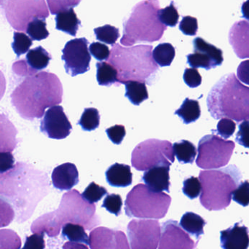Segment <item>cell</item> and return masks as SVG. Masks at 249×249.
<instances>
[{
  "mask_svg": "<svg viewBox=\"0 0 249 249\" xmlns=\"http://www.w3.org/2000/svg\"><path fill=\"white\" fill-rule=\"evenodd\" d=\"M11 103L21 118H41L47 108L62 102L63 86L55 74L41 71L26 77L12 93Z\"/></svg>",
  "mask_w": 249,
  "mask_h": 249,
  "instance_id": "cell-1",
  "label": "cell"
},
{
  "mask_svg": "<svg viewBox=\"0 0 249 249\" xmlns=\"http://www.w3.org/2000/svg\"><path fill=\"white\" fill-rule=\"evenodd\" d=\"M96 209V206L85 200L77 190H70L63 196L58 209L36 219L31 231L34 233L44 232L49 237H55L61 227L67 223L78 224L90 231L100 224Z\"/></svg>",
  "mask_w": 249,
  "mask_h": 249,
  "instance_id": "cell-2",
  "label": "cell"
},
{
  "mask_svg": "<svg viewBox=\"0 0 249 249\" xmlns=\"http://www.w3.org/2000/svg\"><path fill=\"white\" fill-rule=\"evenodd\" d=\"M207 107L213 119L249 121V87L242 84L233 73L225 74L209 92Z\"/></svg>",
  "mask_w": 249,
  "mask_h": 249,
  "instance_id": "cell-3",
  "label": "cell"
},
{
  "mask_svg": "<svg viewBox=\"0 0 249 249\" xmlns=\"http://www.w3.org/2000/svg\"><path fill=\"white\" fill-rule=\"evenodd\" d=\"M152 45H139L129 48L112 45L107 62L118 71V86L127 81L149 83L159 70L152 55Z\"/></svg>",
  "mask_w": 249,
  "mask_h": 249,
  "instance_id": "cell-4",
  "label": "cell"
},
{
  "mask_svg": "<svg viewBox=\"0 0 249 249\" xmlns=\"http://www.w3.org/2000/svg\"><path fill=\"white\" fill-rule=\"evenodd\" d=\"M160 10L158 0H144L136 4L124 21L121 43L129 47L139 42L159 41L167 30V26L160 20Z\"/></svg>",
  "mask_w": 249,
  "mask_h": 249,
  "instance_id": "cell-5",
  "label": "cell"
},
{
  "mask_svg": "<svg viewBox=\"0 0 249 249\" xmlns=\"http://www.w3.org/2000/svg\"><path fill=\"white\" fill-rule=\"evenodd\" d=\"M242 174L235 165L220 169L205 170L199 174L202 190L200 202L209 211H220L230 206L232 194L237 188Z\"/></svg>",
  "mask_w": 249,
  "mask_h": 249,
  "instance_id": "cell-6",
  "label": "cell"
},
{
  "mask_svg": "<svg viewBox=\"0 0 249 249\" xmlns=\"http://www.w3.org/2000/svg\"><path fill=\"white\" fill-rule=\"evenodd\" d=\"M171 197L165 193H154L146 184L135 186L124 201L125 213L130 218L160 219L168 213Z\"/></svg>",
  "mask_w": 249,
  "mask_h": 249,
  "instance_id": "cell-7",
  "label": "cell"
},
{
  "mask_svg": "<svg viewBox=\"0 0 249 249\" xmlns=\"http://www.w3.org/2000/svg\"><path fill=\"white\" fill-rule=\"evenodd\" d=\"M175 160L173 145L169 141L148 139L141 142L131 155L132 166L146 171L158 166H171Z\"/></svg>",
  "mask_w": 249,
  "mask_h": 249,
  "instance_id": "cell-8",
  "label": "cell"
},
{
  "mask_svg": "<svg viewBox=\"0 0 249 249\" xmlns=\"http://www.w3.org/2000/svg\"><path fill=\"white\" fill-rule=\"evenodd\" d=\"M235 147V142L217 135H206L198 143L196 164L204 170L218 169L229 163Z\"/></svg>",
  "mask_w": 249,
  "mask_h": 249,
  "instance_id": "cell-9",
  "label": "cell"
},
{
  "mask_svg": "<svg viewBox=\"0 0 249 249\" xmlns=\"http://www.w3.org/2000/svg\"><path fill=\"white\" fill-rule=\"evenodd\" d=\"M5 16L15 30L23 32L34 19L45 20L49 16V10L45 0H7Z\"/></svg>",
  "mask_w": 249,
  "mask_h": 249,
  "instance_id": "cell-10",
  "label": "cell"
},
{
  "mask_svg": "<svg viewBox=\"0 0 249 249\" xmlns=\"http://www.w3.org/2000/svg\"><path fill=\"white\" fill-rule=\"evenodd\" d=\"M131 249H157L161 235V227L156 219H133L127 228Z\"/></svg>",
  "mask_w": 249,
  "mask_h": 249,
  "instance_id": "cell-11",
  "label": "cell"
},
{
  "mask_svg": "<svg viewBox=\"0 0 249 249\" xmlns=\"http://www.w3.org/2000/svg\"><path fill=\"white\" fill-rule=\"evenodd\" d=\"M86 38H77L69 41L62 50L61 58L64 61L66 72L71 77L84 74L90 70L91 55Z\"/></svg>",
  "mask_w": 249,
  "mask_h": 249,
  "instance_id": "cell-12",
  "label": "cell"
},
{
  "mask_svg": "<svg viewBox=\"0 0 249 249\" xmlns=\"http://www.w3.org/2000/svg\"><path fill=\"white\" fill-rule=\"evenodd\" d=\"M194 53L187 55V64L192 68L206 70L216 68L223 63V52L201 37L195 38L193 42Z\"/></svg>",
  "mask_w": 249,
  "mask_h": 249,
  "instance_id": "cell-13",
  "label": "cell"
},
{
  "mask_svg": "<svg viewBox=\"0 0 249 249\" xmlns=\"http://www.w3.org/2000/svg\"><path fill=\"white\" fill-rule=\"evenodd\" d=\"M71 130L72 126L64 113V108L58 105L50 108L41 121L40 131L50 139H66Z\"/></svg>",
  "mask_w": 249,
  "mask_h": 249,
  "instance_id": "cell-14",
  "label": "cell"
},
{
  "mask_svg": "<svg viewBox=\"0 0 249 249\" xmlns=\"http://www.w3.org/2000/svg\"><path fill=\"white\" fill-rule=\"evenodd\" d=\"M197 244L198 241L195 242L177 221L162 224L158 249H196Z\"/></svg>",
  "mask_w": 249,
  "mask_h": 249,
  "instance_id": "cell-15",
  "label": "cell"
},
{
  "mask_svg": "<svg viewBox=\"0 0 249 249\" xmlns=\"http://www.w3.org/2000/svg\"><path fill=\"white\" fill-rule=\"evenodd\" d=\"M90 249H130L125 234L105 227H99L90 232Z\"/></svg>",
  "mask_w": 249,
  "mask_h": 249,
  "instance_id": "cell-16",
  "label": "cell"
},
{
  "mask_svg": "<svg viewBox=\"0 0 249 249\" xmlns=\"http://www.w3.org/2000/svg\"><path fill=\"white\" fill-rule=\"evenodd\" d=\"M51 59V54L42 46H38L29 50L26 54V59L16 61L12 69L18 75L29 77L47 68Z\"/></svg>",
  "mask_w": 249,
  "mask_h": 249,
  "instance_id": "cell-17",
  "label": "cell"
},
{
  "mask_svg": "<svg viewBox=\"0 0 249 249\" xmlns=\"http://www.w3.org/2000/svg\"><path fill=\"white\" fill-rule=\"evenodd\" d=\"M229 42L234 52L241 59L249 58V22H235L229 33Z\"/></svg>",
  "mask_w": 249,
  "mask_h": 249,
  "instance_id": "cell-18",
  "label": "cell"
},
{
  "mask_svg": "<svg viewBox=\"0 0 249 249\" xmlns=\"http://www.w3.org/2000/svg\"><path fill=\"white\" fill-rule=\"evenodd\" d=\"M221 247L222 249H248L249 230L239 222L228 229L221 231Z\"/></svg>",
  "mask_w": 249,
  "mask_h": 249,
  "instance_id": "cell-19",
  "label": "cell"
},
{
  "mask_svg": "<svg viewBox=\"0 0 249 249\" xmlns=\"http://www.w3.org/2000/svg\"><path fill=\"white\" fill-rule=\"evenodd\" d=\"M51 177L53 187L61 191L71 190L80 181L78 170L71 162L61 164L54 168Z\"/></svg>",
  "mask_w": 249,
  "mask_h": 249,
  "instance_id": "cell-20",
  "label": "cell"
},
{
  "mask_svg": "<svg viewBox=\"0 0 249 249\" xmlns=\"http://www.w3.org/2000/svg\"><path fill=\"white\" fill-rule=\"evenodd\" d=\"M170 166H158L143 173L142 180L146 187L154 193L170 192Z\"/></svg>",
  "mask_w": 249,
  "mask_h": 249,
  "instance_id": "cell-21",
  "label": "cell"
},
{
  "mask_svg": "<svg viewBox=\"0 0 249 249\" xmlns=\"http://www.w3.org/2000/svg\"><path fill=\"white\" fill-rule=\"evenodd\" d=\"M105 175L108 184L112 187H128L133 182L130 167L124 164L115 163L111 165L107 170Z\"/></svg>",
  "mask_w": 249,
  "mask_h": 249,
  "instance_id": "cell-22",
  "label": "cell"
},
{
  "mask_svg": "<svg viewBox=\"0 0 249 249\" xmlns=\"http://www.w3.org/2000/svg\"><path fill=\"white\" fill-rule=\"evenodd\" d=\"M18 130L8 118L0 114V152H12L17 146Z\"/></svg>",
  "mask_w": 249,
  "mask_h": 249,
  "instance_id": "cell-23",
  "label": "cell"
},
{
  "mask_svg": "<svg viewBox=\"0 0 249 249\" xmlns=\"http://www.w3.org/2000/svg\"><path fill=\"white\" fill-rule=\"evenodd\" d=\"M55 22L56 29L72 36L77 35V31L81 26V20L77 18V14L74 11V8L59 12L56 14Z\"/></svg>",
  "mask_w": 249,
  "mask_h": 249,
  "instance_id": "cell-24",
  "label": "cell"
},
{
  "mask_svg": "<svg viewBox=\"0 0 249 249\" xmlns=\"http://www.w3.org/2000/svg\"><path fill=\"white\" fill-rule=\"evenodd\" d=\"M179 225L187 233L199 240V237L204 234L203 228L206 222L199 215L193 212H187L181 217Z\"/></svg>",
  "mask_w": 249,
  "mask_h": 249,
  "instance_id": "cell-25",
  "label": "cell"
},
{
  "mask_svg": "<svg viewBox=\"0 0 249 249\" xmlns=\"http://www.w3.org/2000/svg\"><path fill=\"white\" fill-rule=\"evenodd\" d=\"M174 114L178 115L184 124H188L196 122L200 118L201 110L197 101L187 98Z\"/></svg>",
  "mask_w": 249,
  "mask_h": 249,
  "instance_id": "cell-26",
  "label": "cell"
},
{
  "mask_svg": "<svg viewBox=\"0 0 249 249\" xmlns=\"http://www.w3.org/2000/svg\"><path fill=\"white\" fill-rule=\"evenodd\" d=\"M124 85L126 90L124 96L127 97L133 105L139 106L149 98L145 83L138 81H127Z\"/></svg>",
  "mask_w": 249,
  "mask_h": 249,
  "instance_id": "cell-27",
  "label": "cell"
},
{
  "mask_svg": "<svg viewBox=\"0 0 249 249\" xmlns=\"http://www.w3.org/2000/svg\"><path fill=\"white\" fill-rule=\"evenodd\" d=\"M174 155L181 163H193L197 155V149L192 142L181 140L173 145Z\"/></svg>",
  "mask_w": 249,
  "mask_h": 249,
  "instance_id": "cell-28",
  "label": "cell"
},
{
  "mask_svg": "<svg viewBox=\"0 0 249 249\" xmlns=\"http://www.w3.org/2000/svg\"><path fill=\"white\" fill-rule=\"evenodd\" d=\"M96 78L99 86H111L118 84V71L113 66L108 62L101 61L96 64Z\"/></svg>",
  "mask_w": 249,
  "mask_h": 249,
  "instance_id": "cell-29",
  "label": "cell"
},
{
  "mask_svg": "<svg viewBox=\"0 0 249 249\" xmlns=\"http://www.w3.org/2000/svg\"><path fill=\"white\" fill-rule=\"evenodd\" d=\"M152 55L160 67H169L175 58V48L170 43L160 44L152 51Z\"/></svg>",
  "mask_w": 249,
  "mask_h": 249,
  "instance_id": "cell-30",
  "label": "cell"
},
{
  "mask_svg": "<svg viewBox=\"0 0 249 249\" xmlns=\"http://www.w3.org/2000/svg\"><path fill=\"white\" fill-rule=\"evenodd\" d=\"M62 235L72 242L89 245V236L84 227L78 224L67 223L63 226Z\"/></svg>",
  "mask_w": 249,
  "mask_h": 249,
  "instance_id": "cell-31",
  "label": "cell"
},
{
  "mask_svg": "<svg viewBox=\"0 0 249 249\" xmlns=\"http://www.w3.org/2000/svg\"><path fill=\"white\" fill-rule=\"evenodd\" d=\"M77 124L81 126L85 131H92L99 127L100 124V115L95 108H87L85 109Z\"/></svg>",
  "mask_w": 249,
  "mask_h": 249,
  "instance_id": "cell-32",
  "label": "cell"
},
{
  "mask_svg": "<svg viewBox=\"0 0 249 249\" xmlns=\"http://www.w3.org/2000/svg\"><path fill=\"white\" fill-rule=\"evenodd\" d=\"M26 33L32 40L40 41L49 36L45 19L35 18L28 24Z\"/></svg>",
  "mask_w": 249,
  "mask_h": 249,
  "instance_id": "cell-33",
  "label": "cell"
},
{
  "mask_svg": "<svg viewBox=\"0 0 249 249\" xmlns=\"http://www.w3.org/2000/svg\"><path fill=\"white\" fill-rule=\"evenodd\" d=\"M96 39L104 43L114 45L120 37L119 29L111 25H105L94 29Z\"/></svg>",
  "mask_w": 249,
  "mask_h": 249,
  "instance_id": "cell-34",
  "label": "cell"
},
{
  "mask_svg": "<svg viewBox=\"0 0 249 249\" xmlns=\"http://www.w3.org/2000/svg\"><path fill=\"white\" fill-rule=\"evenodd\" d=\"M13 39L12 48L18 58L29 52V48L32 45V39L26 34L22 32H15Z\"/></svg>",
  "mask_w": 249,
  "mask_h": 249,
  "instance_id": "cell-35",
  "label": "cell"
},
{
  "mask_svg": "<svg viewBox=\"0 0 249 249\" xmlns=\"http://www.w3.org/2000/svg\"><path fill=\"white\" fill-rule=\"evenodd\" d=\"M21 240L12 230H0V249H20Z\"/></svg>",
  "mask_w": 249,
  "mask_h": 249,
  "instance_id": "cell-36",
  "label": "cell"
},
{
  "mask_svg": "<svg viewBox=\"0 0 249 249\" xmlns=\"http://www.w3.org/2000/svg\"><path fill=\"white\" fill-rule=\"evenodd\" d=\"M159 19L161 23H163L166 26L174 27L177 26L179 18V14L178 13L177 7L174 4V1H172L165 8L160 9L159 10Z\"/></svg>",
  "mask_w": 249,
  "mask_h": 249,
  "instance_id": "cell-37",
  "label": "cell"
},
{
  "mask_svg": "<svg viewBox=\"0 0 249 249\" xmlns=\"http://www.w3.org/2000/svg\"><path fill=\"white\" fill-rule=\"evenodd\" d=\"M106 195H108L107 189L98 185L95 182L90 183L82 193L83 198L91 204L98 203Z\"/></svg>",
  "mask_w": 249,
  "mask_h": 249,
  "instance_id": "cell-38",
  "label": "cell"
},
{
  "mask_svg": "<svg viewBox=\"0 0 249 249\" xmlns=\"http://www.w3.org/2000/svg\"><path fill=\"white\" fill-rule=\"evenodd\" d=\"M201 190V183L197 177H190L183 182V193L191 200L197 198L200 196Z\"/></svg>",
  "mask_w": 249,
  "mask_h": 249,
  "instance_id": "cell-39",
  "label": "cell"
},
{
  "mask_svg": "<svg viewBox=\"0 0 249 249\" xmlns=\"http://www.w3.org/2000/svg\"><path fill=\"white\" fill-rule=\"evenodd\" d=\"M123 200L120 195H107L104 200L102 207L106 209L107 212L116 216L121 214L122 210Z\"/></svg>",
  "mask_w": 249,
  "mask_h": 249,
  "instance_id": "cell-40",
  "label": "cell"
},
{
  "mask_svg": "<svg viewBox=\"0 0 249 249\" xmlns=\"http://www.w3.org/2000/svg\"><path fill=\"white\" fill-rule=\"evenodd\" d=\"M81 0H47L48 7L52 15L58 14L63 10L74 8L79 5Z\"/></svg>",
  "mask_w": 249,
  "mask_h": 249,
  "instance_id": "cell-41",
  "label": "cell"
},
{
  "mask_svg": "<svg viewBox=\"0 0 249 249\" xmlns=\"http://www.w3.org/2000/svg\"><path fill=\"white\" fill-rule=\"evenodd\" d=\"M232 198L234 201L242 206H248L249 205V181L248 180L240 183L239 185L234 190L232 194Z\"/></svg>",
  "mask_w": 249,
  "mask_h": 249,
  "instance_id": "cell-42",
  "label": "cell"
},
{
  "mask_svg": "<svg viewBox=\"0 0 249 249\" xmlns=\"http://www.w3.org/2000/svg\"><path fill=\"white\" fill-rule=\"evenodd\" d=\"M15 218V212L8 202L0 197V228L8 226Z\"/></svg>",
  "mask_w": 249,
  "mask_h": 249,
  "instance_id": "cell-43",
  "label": "cell"
},
{
  "mask_svg": "<svg viewBox=\"0 0 249 249\" xmlns=\"http://www.w3.org/2000/svg\"><path fill=\"white\" fill-rule=\"evenodd\" d=\"M179 29L188 36H196L198 30L197 20L192 16H184L179 23Z\"/></svg>",
  "mask_w": 249,
  "mask_h": 249,
  "instance_id": "cell-44",
  "label": "cell"
},
{
  "mask_svg": "<svg viewBox=\"0 0 249 249\" xmlns=\"http://www.w3.org/2000/svg\"><path fill=\"white\" fill-rule=\"evenodd\" d=\"M90 54L98 61H105L109 58L110 51L109 47L101 42H93L89 47Z\"/></svg>",
  "mask_w": 249,
  "mask_h": 249,
  "instance_id": "cell-45",
  "label": "cell"
},
{
  "mask_svg": "<svg viewBox=\"0 0 249 249\" xmlns=\"http://www.w3.org/2000/svg\"><path fill=\"white\" fill-rule=\"evenodd\" d=\"M236 124L229 118H222L217 124V133L225 139L231 137L235 133Z\"/></svg>",
  "mask_w": 249,
  "mask_h": 249,
  "instance_id": "cell-46",
  "label": "cell"
},
{
  "mask_svg": "<svg viewBox=\"0 0 249 249\" xmlns=\"http://www.w3.org/2000/svg\"><path fill=\"white\" fill-rule=\"evenodd\" d=\"M183 79L187 86L192 89L198 87L202 83V77L197 69H186Z\"/></svg>",
  "mask_w": 249,
  "mask_h": 249,
  "instance_id": "cell-47",
  "label": "cell"
},
{
  "mask_svg": "<svg viewBox=\"0 0 249 249\" xmlns=\"http://www.w3.org/2000/svg\"><path fill=\"white\" fill-rule=\"evenodd\" d=\"M44 232H36L26 238V242L22 249H45V241Z\"/></svg>",
  "mask_w": 249,
  "mask_h": 249,
  "instance_id": "cell-48",
  "label": "cell"
},
{
  "mask_svg": "<svg viewBox=\"0 0 249 249\" xmlns=\"http://www.w3.org/2000/svg\"><path fill=\"white\" fill-rule=\"evenodd\" d=\"M106 133L111 142L115 144L118 145L122 143L126 135L125 128L124 125H121V124H116V125L109 127L107 129Z\"/></svg>",
  "mask_w": 249,
  "mask_h": 249,
  "instance_id": "cell-49",
  "label": "cell"
},
{
  "mask_svg": "<svg viewBox=\"0 0 249 249\" xmlns=\"http://www.w3.org/2000/svg\"><path fill=\"white\" fill-rule=\"evenodd\" d=\"M235 141L240 145L249 149V121H243L239 124V130L236 134Z\"/></svg>",
  "mask_w": 249,
  "mask_h": 249,
  "instance_id": "cell-50",
  "label": "cell"
},
{
  "mask_svg": "<svg viewBox=\"0 0 249 249\" xmlns=\"http://www.w3.org/2000/svg\"><path fill=\"white\" fill-rule=\"evenodd\" d=\"M15 159L12 152H0V174H4L14 167Z\"/></svg>",
  "mask_w": 249,
  "mask_h": 249,
  "instance_id": "cell-51",
  "label": "cell"
},
{
  "mask_svg": "<svg viewBox=\"0 0 249 249\" xmlns=\"http://www.w3.org/2000/svg\"><path fill=\"white\" fill-rule=\"evenodd\" d=\"M237 76L240 81L249 86V60L240 64L237 70Z\"/></svg>",
  "mask_w": 249,
  "mask_h": 249,
  "instance_id": "cell-52",
  "label": "cell"
},
{
  "mask_svg": "<svg viewBox=\"0 0 249 249\" xmlns=\"http://www.w3.org/2000/svg\"><path fill=\"white\" fill-rule=\"evenodd\" d=\"M63 249H89L86 244L69 241L63 246Z\"/></svg>",
  "mask_w": 249,
  "mask_h": 249,
  "instance_id": "cell-53",
  "label": "cell"
},
{
  "mask_svg": "<svg viewBox=\"0 0 249 249\" xmlns=\"http://www.w3.org/2000/svg\"><path fill=\"white\" fill-rule=\"evenodd\" d=\"M6 90V80L4 74L0 70V101L2 99Z\"/></svg>",
  "mask_w": 249,
  "mask_h": 249,
  "instance_id": "cell-54",
  "label": "cell"
},
{
  "mask_svg": "<svg viewBox=\"0 0 249 249\" xmlns=\"http://www.w3.org/2000/svg\"><path fill=\"white\" fill-rule=\"evenodd\" d=\"M241 11H242L243 16L249 20V0H247L245 2L243 3Z\"/></svg>",
  "mask_w": 249,
  "mask_h": 249,
  "instance_id": "cell-55",
  "label": "cell"
}]
</instances>
